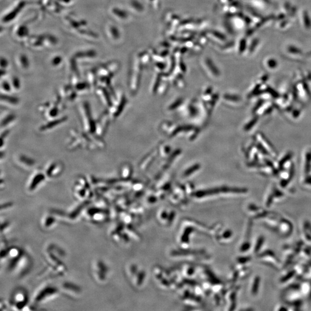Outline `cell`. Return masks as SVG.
Segmentation results:
<instances>
[{"instance_id":"obj_1","label":"cell","mask_w":311,"mask_h":311,"mask_svg":"<svg viewBox=\"0 0 311 311\" xmlns=\"http://www.w3.org/2000/svg\"><path fill=\"white\" fill-rule=\"evenodd\" d=\"M65 25L68 27L71 33L80 38L86 39L89 41H95L98 39V34L90 30L86 21L77 20L73 17H66L63 18Z\"/></svg>"},{"instance_id":"obj_2","label":"cell","mask_w":311,"mask_h":311,"mask_svg":"<svg viewBox=\"0 0 311 311\" xmlns=\"http://www.w3.org/2000/svg\"><path fill=\"white\" fill-rule=\"evenodd\" d=\"M81 121L83 124L85 132L88 134H94L95 132V122L93 121L91 108L88 103H82L79 108Z\"/></svg>"},{"instance_id":"obj_3","label":"cell","mask_w":311,"mask_h":311,"mask_svg":"<svg viewBox=\"0 0 311 311\" xmlns=\"http://www.w3.org/2000/svg\"><path fill=\"white\" fill-rule=\"evenodd\" d=\"M26 5L24 0H17L1 16V21L4 24L12 22Z\"/></svg>"},{"instance_id":"obj_4","label":"cell","mask_w":311,"mask_h":311,"mask_svg":"<svg viewBox=\"0 0 311 311\" xmlns=\"http://www.w3.org/2000/svg\"><path fill=\"white\" fill-rule=\"evenodd\" d=\"M11 301L12 306L18 310H25V308L29 307H27V294L23 289H17L14 292Z\"/></svg>"},{"instance_id":"obj_5","label":"cell","mask_w":311,"mask_h":311,"mask_svg":"<svg viewBox=\"0 0 311 311\" xmlns=\"http://www.w3.org/2000/svg\"><path fill=\"white\" fill-rule=\"evenodd\" d=\"M108 117L109 114L104 112L95 122V132L96 135L100 138L106 133L109 123Z\"/></svg>"},{"instance_id":"obj_6","label":"cell","mask_w":311,"mask_h":311,"mask_svg":"<svg viewBox=\"0 0 311 311\" xmlns=\"http://www.w3.org/2000/svg\"><path fill=\"white\" fill-rule=\"evenodd\" d=\"M24 45L35 51H42L45 48L43 35L29 36L26 41L24 42Z\"/></svg>"},{"instance_id":"obj_7","label":"cell","mask_w":311,"mask_h":311,"mask_svg":"<svg viewBox=\"0 0 311 311\" xmlns=\"http://www.w3.org/2000/svg\"><path fill=\"white\" fill-rule=\"evenodd\" d=\"M46 176L45 174L40 171H37L34 173L28 182L27 189L29 191H33L38 188V186L44 181Z\"/></svg>"},{"instance_id":"obj_8","label":"cell","mask_w":311,"mask_h":311,"mask_svg":"<svg viewBox=\"0 0 311 311\" xmlns=\"http://www.w3.org/2000/svg\"><path fill=\"white\" fill-rule=\"evenodd\" d=\"M64 170V165L54 161L50 163L46 168L45 175L47 178H55L60 176Z\"/></svg>"},{"instance_id":"obj_9","label":"cell","mask_w":311,"mask_h":311,"mask_svg":"<svg viewBox=\"0 0 311 311\" xmlns=\"http://www.w3.org/2000/svg\"><path fill=\"white\" fill-rule=\"evenodd\" d=\"M13 34L16 38L25 42L29 37V31L26 22L20 23L14 28Z\"/></svg>"},{"instance_id":"obj_10","label":"cell","mask_w":311,"mask_h":311,"mask_svg":"<svg viewBox=\"0 0 311 311\" xmlns=\"http://www.w3.org/2000/svg\"><path fill=\"white\" fill-rule=\"evenodd\" d=\"M38 294H36L35 297V301L38 303H43V301L45 299H48L49 297L54 296V295H57L58 292L57 289L52 287H46L43 288L39 292Z\"/></svg>"},{"instance_id":"obj_11","label":"cell","mask_w":311,"mask_h":311,"mask_svg":"<svg viewBox=\"0 0 311 311\" xmlns=\"http://www.w3.org/2000/svg\"><path fill=\"white\" fill-rule=\"evenodd\" d=\"M108 91L109 90L106 88L101 86H98L95 89L96 94L98 96L99 98L101 99L102 104L105 106L111 107L113 104H112L111 96Z\"/></svg>"},{"instance_id":"obj_12","label":"cell","mask_w":311,"mask_h":311,"mask_svg":"<svg viewBox=\"0 0 311 311\" xmlns=\"http://www.w3.org/2000/svg\"><path fill=\"white\" fill-rule=\"evenodd\" d=\"M16 65L18 69L21 70H26L30 68L29 57L23 52H18L16 54L14 58Z\"/></svg>"},{"instance_id":"obj_13","label":"cell","mask_w":311,"mask_h":311,"mask_svg":"<svg viewBox=\"0 0 311 311\" xmlns=\"http://www.w3.org/2000/svg\"><path fill=\"white\" fill-rule=\"evenodd\" d=\"M97 56V53L94 50L87 49L82 50L75 52L73 55V58L76 60H92Z\"/></svg>"},{"instance_id":"obj_14","label":"cell","mask_w":311,"mask_h":311,"mask_svg":"<svg viewBox=\"0 0 311 311\" xmlns=\"http://www.w3.org/2000/svg\"><path fill=\"white\" fill-rule=\"evenodd\" d=\"M105 36L111 41H116L120 38V32L116 26L113 24L107 23L104 26Z\"/></svg>"},{"instance_id":"obj_15","label":"cell","mask_w":311,"mask_h":311,"mask_svg":"<svg viewBox=\"0 0 311 311\" xmlns=\"http://www.w3.org/2000/svg\"><path fill=\"white\" fill-rule=\"evenodd\" d=\"M17 163L20 167L24 169H31L35 164V160L32 159L26 155H19L17 157Z\"/></svg>"},{"instance_id":"obj_16","label":"cell","mask_w":311,"mask_h":311,"mask_svg":"<svg viewBox=\"0 0 311 311\" xmlns=\"http://www.w3.org/2000/svg\"><path fill=\"white\" fill-rule=\"evenodd\" d=\"M67 120V117H63L61 118H56V119L50 120L48 123L40 126L39 130L41 132L48 131V130H52L54 128L55 126H58L59 124L63 123Z\"/></svg>"},{"instance_id":"obj_17","label":"cell","mask_w":311,"mask_h":311,"mask_svg":"<svg viewBox=\"0 0 311 311\" xmlns=\"http://www.w3.org/2000/svg\"><path fill=\"white\" fill-rule=\"evenodd\" d=\"M87 83H88L90 89H96L98 86V79L96 71H88L87 73Z\"/></svg>"},{"instance_id":"obj_18","label":"cell","mask_w":311,"mask_h":311,"mask_svg":"<svg viewBox=\"0 0 311 311\" xmlns=\"http://www.w3.org/2000/svg\"><path fill=\"white\" fill-rule=\"evenodd\" d=\"M43 37L45 48H54L58 44V40L53 35L45 34V35H43Z\"/></svg>"},{"instance_id":"obj_19","label":"cell","mask_w":311,"mask_h":311,"mask_svg":"<svg viewBox=\"0 0 311 311\" xmlns=\"http://www.w3.org/2000/svg\"><path fill=\"white\" fill-rule=\"evenodd\" d=\"M109 14L116 20H124L126 17L122 10L117 7L111 8L109 10Z\"/></svg>"},{"instance_id":"obj_20","label":"cell","mask_w":311,"mask_h":311,"mask_svg":"<svg viewBox=\"0 0 311 311\" xmlns=\"http://www.w3.org/2000/svg\"><path fill=\"white\" fill-rule=\"evenodd\" d=\"M1 101L4 102L5 104L12 105H17L19 102V100L14 96H9L7 94H2L1 96Z\"/></svg>"},{"instance_id":"obj_21","label":"cell","mask_w":311,"mask_h":311,"mask_svg":"<svg viewBox=\"0 0 311 311\" xmlns=\"http://www.w3.org/2000/svg\"><path fill=\"white\" fill-rule=\"evenodd\" d=\"M63 62V58L61 55H55L52 57L51 60V64L52 67L58 68L60 67Z\"/></svg>"},{"instance_id":"obj_22","label":"cell","mask_w":311,"mask_h":311,"mask_svg":"<svg viewBox=\"0 0 311 311\" xmlns=\"http://www.w3.org/2000/svg\"><path fill=\"white\" fill-rule=\"evenodd\" d=\"M15 119L16 117L13 114H9L8 115V116H5L1 120V126L2 128H3V127L7 126L8 124L13 122L14 121H15Z\"/></svg>"},{"instance_id":"obj_23","label":"cell","mask_w":311,"mask_h":311,"mask_svg":"<svg viewBox=\"0 0 311 311\" xmlns=\"http://www.w3.org/2000/svg\"><path fill=\"white\" fill-rule=\"evenodd\" d=\"M43 225L46 228H52V227L55 225V219L53 217L51 216L46 217L43 219Z\"/></svg>"},{"instance_id":"obj_24","label":"cell","mask_w":311,"mask_h":311,"mask_svg":"<svg viewBox=\"0 0 311 311\" xmlns=\"http://www.w3.org/2000/svg\"><path fill=\"white\" fill-rule=\"evenodd\" d=\"M11 85L12 88L15 89V91H18L20 88V82L19 79L17 77H13L11 81Z\"/></svg>"},{"instance_id":"obj_25","label":"cell","mask_w":311,"mask_h":311,"mask_svg":"<svg viewBox=\"0 0 311 311\" xmlns=\"http://www.w3.org/2000/svg\"><path fill=\"white\" fill-rule=\"evenodd\" d=\"M1 89L5 93L10 92L12 89L11 83L7 80L2 81L1 83Z\"/></svg>"},{"instance_id":"obj_26","label":"cell","mask_w":311,"mask_h":311,"mask_svg":"<svg viewBox=\"0 0 311 311\" xmlns=\"http://www.w3.org/2000/svg\"><path fill=\"white\" fill-rule=\"evenodd\" d=\"M259 278L257 277L255 279L254 282L253 283V294H257L258 289H259Z\"/></svg>"},{"instance_id":"obj_27","label":"cell","mask_w":311,"mask_h":311,"mask_svg":"<svg viewBox=\"0 0 311 311\" xmlns=\"http://www.w3.org/2000/svg\"><path fill=\"white\" fill-rule=\"evenodd\" d=\"M8 66V62L5 58L2 57L1 60V67L2 70H5Z\"/></svg>"}]
</instances>
